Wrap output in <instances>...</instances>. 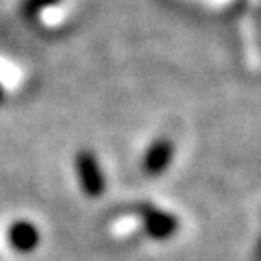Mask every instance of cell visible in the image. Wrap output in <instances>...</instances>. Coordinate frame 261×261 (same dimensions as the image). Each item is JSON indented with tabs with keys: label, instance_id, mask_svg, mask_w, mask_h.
<instances>
[{
	"label": "cell",
	"instance_id": "1",
	"mask_svg": "<svg viewBox=\"0 0 261 261\" xmlns=\"http://www.w3.org/2000/svg\"><path fill=\"white\" fill-rule=\"evenodd\" d=\"M76 170H79V181H81L83 192L87 196H92V198H98L105 190V178L96 163V157L92 152H79Z\"/></svg>",
	"mask_w": 261,
	"mask_h": 261
},
{
	"label": "cell",
	"instance_id": "2",
	"mask_svg": "<svg viewBox=\"0 0 261 261\" xmlns=\"http://www.w3.org/2000/svg\"><path fill=\"white\" fill-rule=\"evenodd\" d=\"M172 144H170L168 140H159V142H154L150 146V150L146 152V159H144V170H146V174H150V176H157L161 174L163 170L168 168V163L172 161Z\"/></svg>",
	"mask_w": 261,
	"mask_h": 261
},
{
	"label": "cell",
	"instance_id": "3",
	"mask_svg": "<svg viewBox=\"0 0 261 261\" xmlns=\"http://www.w3.org/2000/svg\"><path fill=\"white\" fill-rule=\"evenodd\" d=\"M142 214L146 220V231H148L152 238H168V235H172L176 231V220L172 216L157 211V209H148V207H146Z\"/></svg>",
	"mask_w": 261,
	"mask_h": 261
},
{
	"label": "cell",
	"instance_id": "4",
	"mask_svg": "<svg viewBox=\"0 0 261 261\" xmlns=\"http://www.w3.org/2000/svg\"><path fill=\"white\" fill-rule=\"evenodd\" d=\"M11 244L18 250H31L37 244V231L27 222H20L11 228Z\"/></svg>",
	"mask_w": 261,
	"mask_h": 261
},
{
	"label": "cell",
	"instance_id": "5",
	"mask_svg": "<svg viewBox=\"0 0 261 261\" xmlns=\"http://www.w3.org/2000/svg\"><path fill=\"white\" fill-rule=\"evenodd\" d=\"M57 0H29V7H27V11L33 13V11H39L42 7H48V5H55Z\"/></svg>",
	"mask_w": 261,
	"mask_h": 261
},
{
	"label": "cell",
	"instance_id": "6",
	"mask_svg": "<svg viewBox=\"0 0 261 261\" xmlns=\"http://www.w3.org/2000/svg\"><path fill=\"white\" fill-rule=\"evenodd\" d=\"M0 100H3V89H0Z\"/></svg>",
	"mask_w": 261,
	"mask_h": 261
}]
</instances>
